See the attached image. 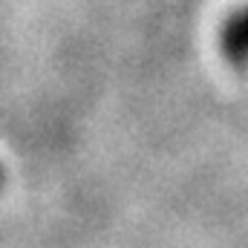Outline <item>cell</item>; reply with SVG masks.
Instances as JSON below:
<instances>
[{
	"mask_svg": "<svg viewBox=\"0 0 248 248\" xmlns=\"http://www.w3.org/2000/svg\"><path fill=\"white\" fill-rule=\"evenodd\" d=\"M222 49H225L234 61H246L248 58V9L240 12V15L222 29Z\"/></svg>",
	"mask_w": 248,
	"mask_h": 248,
	"instance_id": "1",
	"label": "cell"
}]
</instances>
